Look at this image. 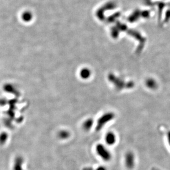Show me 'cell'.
I'll return each instance as SVG.
<instances>
[{"mask_svg": "<svg viewBox=\"0 0 170 170\" xmlns=\"http://www.w3.org/2000/svg\"><path fill=\"white\" fill-rule=\"evenodd\" d=\"M96 170H107V169L104 166H100Z\"/></svg>", "mask_w": 170, "mask_h": 170, "instance_id": "cell-9", "label": "cell"}, {"mask_svg": "<svg viewBox=\"0 0 170 170\" xmlns=\"http://www.w3.org/2000/svg\"><path fill=\"white\" fill-rule=\"evenodd\" d=\"M7 138V135L5 133H3L0 136V143H3L6 141V139Z\"/></svg>", "mask_w": 170, "mask_h": 170, "instance_id": "cell-8", "label": "cell"}, {"mask_svg": "<svg viewBox=\"0 0 170 170\" xmlns=\"http://www.w3.org/2000/svg\"><path fill=\"white\" fill-rule=\"evenodd\" d=\"M96 151L98 155L105 161H109L111 159V155L109 151L102 144H98L96 147Z\"/></svg>", "mask_w": 170, "mask_h": 170, "instance_id": "cell-2", "label": "cell"}, {"mask_svg": "<svg viewBox=\"0 0 170 170\" xmlns=\"http://www.w3.org/2000/svg\"><path fill=\"white\" fill-rule=\"evenodd\" d=\"M147 85L149 87H150L151 89L153 88H155V87H156V83L155 82V80H149L148 81V84Z\"/></svg>", "mask_w": 170, "mask_h": 170, "instance_id": "cell-7", "label": "cell"}, {"mask_svg": "<svg viewBox=\"0 0 170 170\" xmlns=\"http://www.w3.org/2000/svg\"><path fill=\"white\" fill-rule=\"evenodd\" d=\"M106 142L108 145H113L116 141V137L112 132H109L106 136Z\"/></svg>", "mask_w": 170, "mask_h": 170, "instance_id": "cell-4", "label": "cell"}, {"mask_svg": "<svg viewBox=\"0 0 170 170\" xmlns=\"http://www.w3.org/2000/svg\"><path fill=\"white\" fill-rule=\"evenodd\" d=\"M93 125V121L92 119H88L86 120L83 124V128L85 130H89L91 129L92 126Z\"/></svg>", "mask_w": 170, "mask_h": 170, "instance_id": "cell-5", "label": "cell"}, {"mask_svg": "<svg viewBox=\"0 0 170 170\" xmlns=\"http://www.w3.org/2000/svg\"><path fill=\"white\" fill-rule=\"evenodd\" d=\"M114 114L112 113H106L98 120L96 130H101L102 127L111 120L114 118Z\"/></svg>", "mask_w": 170, "mask_h": 170, "instance_id": "cell-1", "label": "cell"}, {"mask_svg": "<svg viewBox=\"0 0 170 170\" xmlns=\"http://www.w3.org/2000/svg\"><path fill=\"white\" fill-rule=\"evenodd\" d=\"M70 136V133L66 130H61L59 133V136L62 139H65L68 138Z\"/></svg>", "mask_w": 170, "mask_h": 170, "instance_id": "cell-6", "label": "cell"}, {"mask_svg": "<svg viewBox=\"0 0 170 170\" xmlns=\"http://www.w3.org/2000/svg\"><path fill=\"white\" fill-rule=\"evenodd\" d=\"M125 164L128 169H132L134 165V156L132 153H128L125 156Z\"/></svg>", "mask_w": 170, "mask_h": 170, "instance_id": "cell-3", "label": "cell"}]
</instances>
